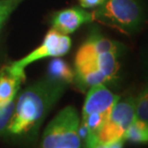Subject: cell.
Returning <instances> with one entry per match:
<instances>
[{"label": "cell", "instance_id": "9a60e30c", "mask_svg": "<svg viewBox=\"0 0 148 148\" xmlns=\"http://www.w3.org/2000/svg\"><path fill=\"white\" fill-rule=\"evenodd\" d=\"M103 2H104V0H79V4L83 9L97 8Z\"/></svg>", "mask_w": 148, "mask_h": 148}, {"label": "cell", "instance_id": "277c9868", "mask_svg": "<svg viewBox=\"0 0 148 148\" xmlns=\"http://www.w3.org/2000/svg\"><path fill=\"white\" fill-rule=\"evenodd\" d=\"M80 119L73 106H67L47 125L40 148H80Z\"/></svg>", "mask_w": 148, "mask_h": 148}, {"label": "cell", "instance_id": "8992f818", "mask_svg": "<svg viewBox=\"0 0 148 148\" xmlns=\"http://www.w3.org/2000/svg\"><path fill=\"white\" fill-rule=\"evenodd\" d=\"M72 40L68 34H63L56 30H50L44 37L43 42L26 56L17 61L12 62V65L17 69H23L28 65L46 58H60L66 55L71 49Z\"/></svg>", "mask_w": 148, "mask_h": 148}, {"label": "cell", "instance_id": "8fae6325", "mask_svg": "<svg viewBox=\"0 0 148 148\" xmlns=\"http://www.w3.org/2000/svg\"><path fill=\"white\" fill-rule=\"evenodd\" d=\"M124 140H129L134 143H148V122L135 119L124 134Z\"/></svg>", "mask_w": 148, "mask_h": 148}, {"label": "cell", "instance_id": "9c48e42d", "mask_svg": "<svg viewBox=\"0 0 148 148\" xmlns=\"http://www.w3.org/2000/svg\"><path fill=\"white\" fill-rule=\"evenodd\" d=\"M25 77V70L15 68L12 64L0 69V104L16 99Z\"/></svg>", "mask_w": 148, "mask_h": 148}, {"label": "cell", "instance_id": "30bf717a", "mask_svg": "<svg viewBox=\"0 0 148 148\" xmlns=\"http://www.w3.org/2000/svg\"><path fill=\"white\" fill-rule=\"evenodd\" d=\"M48 77L70 84L75 80V72L64 60L56 58L50 62Z\"/></svg>", "mask_w": 148, "mask_h": 148}, {"label": "cell", "instance_id": "7c38bea8", "mask_svg": "<svg viewBox=\"0 0 148 148\" xmlns=\"http://www.w3.org/2000/svg\"><path fill=\"white\" fill-rule=\"evenodd\" d=\"M135 111L137 119L148 122V83L135 99Z\"/></svg>", "mask_w": 148, "mask_h": 148}, {"label": "cell", "instance_id": "6da1fadb", "mask_svg": "<svg viewBox=\"0 0 148 148\" xmlns=\"http://www.w3.org/2000/svg\"><path fill=\"white\" fill-rule=\"evenodd\" d=\"M67 85L63 81L46 77L24 89L15 99L14 112L7 134L27 136L36 132Z\"/></svg>", "mask_w": 148, "mask_h": 148}, {"label": "cell", "instance_id": "7a4b0ae2", "mask_svg": "<svg viewBox=\"0 0 148 148\" xmlns=\"http://www.w3.org/2000/svg\"><path fill=\"white\" fill-rule=\"evenodd\" d=\"M119 51L99 52L86 40L75 58V80L81 89L105 84L113 80L119 65Z\"/></svg>", "mask_w": 148, "mask_h": 148}, {"label": "cell", "instance_id": "5b68a950", "mask_svg": "<svg viewBox=\"0 0 148 148\" xmlns=\"http://www.w3.org/2000/svg\"><path fill=\"white\" fill-rule=\"evenodd\" d=\"M136 119L135 99L132 97L121 100L113 107L110 116L95 137L96 144H110L124 140V134Z\"/></svg>", "mask_w": 148, "mask_h": 148}, {"label": "cell", "instance_id": "ba28073f", "mask_svg": "<svg viewBox=\"0 0 148 148\" xmlns=\"http://www.w3.org/2000/svg\"><path fill=\"white\" fill-rule=\"evenodd\" d=\"M92 14L79 8H71L56 12L52 19L53 29L69 34L75 32L83 24L92 22Z\"/></svg>", "mask_w": 148, "mask_h": 148}, {"label": "cell", "instance_id": "e0dca14e", "mask_svg": "<svg viewBox=\"0 0 148 148\" xmlns=\"http://www.w3.org/2000/svg\"><path fill=\"white\" fill-rule=\"evenodd\" d=\"M143 62H144V73H145L146 79L148 80V44H147L146 47H145V50H144Z\"/></svg>", "mask_w": 148, "mask_h": 148}, {"label": "cell", "instance_id": "2e32d148", "mask_svg": "<svg viewBox=\"0 0 148 148\" xmlns=\"http://www.w3.org/2000/svg\"><path fill=\"white\" fill-rule=\"evenodd\" d=\"M123 143H124V140H119L113 143L106 144V145H104V144H96V145H94L93 147H90V148H122Z\"/></svg>", "mask_w": 148, "mask_h": 148}, {"label": "cell", "instance_id": "52a82bcc", "mask_svg": "<svg viewBox=\"0 0 148 148\" xmlns=\"http://www.w3.org/2000/svg\"><path fill=\"white\" fill-rule=\"evenodd\" d=\"M119 97L112 93L104 84L91 87L82 109V118L89 116H109Z\"/></svg>", "mask_w": 148, "mask_h": 148}, {"label": "cell", "instance_id": "4fadbf2b", "mask_svg": "<svg viewBox=\"0 0 148 148\" xmlns=\"http://www.w3.org/2000/svg\"><path fill=\"white\" fill-rule=\"evenodd\" d=\"M15 99L8 103L0 104V135L7 134L9 125L11 123L14 112Z\"/></svg>", "mask_w": 148, "mask_h": 148}, {"label": "cell", "instance_id": "3957f363", "mask_svg": "<svg viewBox=\"0 0 148 148\" xmlns=\"http://www.w3.org/2000/svg\"><path fill=\"white\" fill-rule=\"evenodd\" d=\"M91 14L93 21L126 34L138 32L146 22V9L140 0H104Z\"/></svg>", "mask_w": 148, "mask_h": 148}, {"label": "cell", "instance_id": "5bb4252c", "mask_svg": "<svg viewBox=\"0 0 148 148\" xmlns=\"http://www.w3.org/2000/svg\"><path fill=\"white\" fill-rule=\"evenodd\" d=\"M24 0H0V31L9 16Z\"/></svg>", "mask_w": 148, "mask_h": 148}, {"label": "cell", "instance_id": "ac0fdd59", "mask_svg": "<svg viewBox=\"0 0 148 148\" xmlns=\"http://www.w3.org/2000/svg\"><path fill=\"white\" fill-rule=\"evenodd\" d=\"M140 1L144 4V7H148V0H140Z\"/></svg>", "mask_w": 148, "mask_h": 148}]
</instances>
